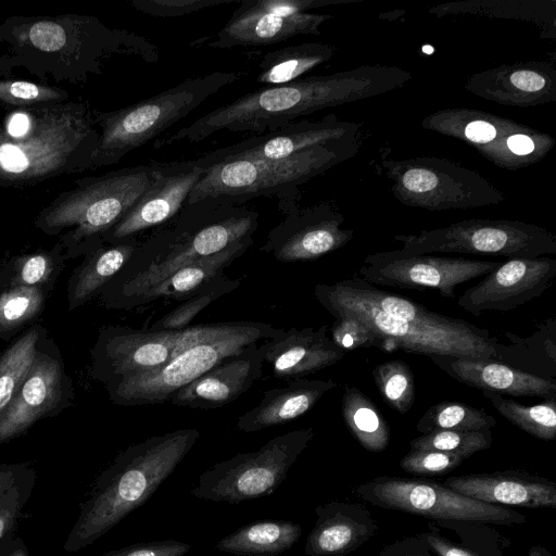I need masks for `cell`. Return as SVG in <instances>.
Instances as JSON below:
<instances>
[{
    "mask_svg": "<svg viewBox=\"0 0 556 556\" xmlns=\"http://www.w3.org/2000/svg\"><path fill=\"white\" fill-rule=\"evenodd\" d=\"M0 77L22 68L39 80L86 83L115 56L155 62L157 47L127 29L80 14L10 16L0 23Z\"/></svg>",
    "mask_w": 556,
    "mask_h": 556,
    "instance_id": "obj_1",
    "label": "cell"
},
{
    "mask_svg": "<svg viewBox=\"0 0 556 556\" xmlns=\"http://www.w3.org/2000/svg\"><path fill=\"white\" fill-rule=\"evenodd\" d=\"M412 74L397 66L363 65L328 75L305 76L266 86L201 116L155 141L163 148L180 141L199 142L213 134H265L324 109L348 104L402 88Z\"/></svg>",
    "mask_w": 556,
    "mask_h": 556,
    "instance_id": "obj_2",
    "label": "cell"
},
{
    "mask_svg": "<svg viewBox=\"0 0 556 556\" xmlns=\"http://www.w3.org/2000/svg\"><path fill=\"white\" fill-rule=\"evenodd\" d=\"M25 128L0 122V188H24L91 169L99 143L93 111L83 101L20 109Z\"/></svg>",
    "mask_w": 556,
    "mask_h": 556,
    "instance_id": "obj_3",
    "label": "cell"
},
{
    "mask_svg": "<svg viewBox=\"0 0 556 556\" xmlns=\"http://www.w3.org/2000/svg\"><path fill=\"white\" fill-rule=\"evenodd\" d=\"M200 438L194 428L157 434L128 446L96 479L64 543L88 547L155 493Z\"/></svg>",
    "mask_w": 556,
    "mask_h": 556,
    "instance_id": "obj_4",
    "label": "cell"
},
{
    "mask_svg": "<svg viewBox=\"0 0 556 556\" xmlns=\"http://www.w3.org/2000/svg\"><path fill=\"white\" fill-rule=\"evenodd\" d=\"M154 162L119 168L75 181L42 207L35 227L60 236L66 260L85 256L103 244L102 237L139 201L150 187Z\"/></svg>",
    "mask_w": 556,
    "mask_h": 556,
    "instance_id": "obj_5",
    "label": "cell"
},
{
    "mask_svg": "<svg viewBox=\"0 0 556 556\" xmlns=\"http://www.w3.org/2000/svg\"><path fill=\"white\" fill-rule=\"evenodd\" d=\"M362 140L316 147L276 160H233L203 168L185 206L198 203L231 204L257 197L277 200L300 192V187L355 156Z\"/></svg>",
    "mask_w": 556,
    "mask_h": 556,
    "instance_id": "obj_6",
    "label": "cell"
},
{
    "mask_svg": "<svg viewBox=\"0 0 556 556\" xmlns=\"http://www.w3.org/2000/svg\"><path fill=\"white\" fill-rule=\"evenodd\" d=\"M241 77L238 72L216 71L118 110L93 111L100 136L91 169L118 163Z\"/></svg>",
    "mask_w": 556,
    "mask_h": 556,
    "instance_id": "obj_7",
    "label": "cell"
},
{
    "mask_svg": "<svg viewBox=\"0 0 556 556\" xmlns=\"http://www.w3.org/2000/svg\"><path fill=\"white\" fill-rule=\"evenodd\" d=\"M314 295L334 318L357 320L372 334L375 348L419 355H447L495 359L497 339L488 329L451 330L416 325L395 318L342 288L338 281L319 283Z\"/></svg>",
    "mask_w": 556,
    "mask_h": 556,
    "instance_id": "obj_8",
    "label": "cell"
},
{
    "mask_svg": "<svg viewBox=\"0 0 556 556\" xmlns=\"http://www.w3.org/2000/svg\"><path fill=\"white\" fill-rule=\"evenodd\" d=\"M282 328L253 321H235L214 337L197 342L160 368L105 387L110 400L123 406L167 402L178 390L251 344L277 336Z\"/></svg>",
    "mask_w": 556,
    "mask_h": 556,
    "instance_id": "obj_9",
    "label": "cell"
},
{
    "mask_svg": "<svg viewBox=\"0 0 556 556\" xmlns=\"http://www.w3.org/2000/svg\"><path fill=\"white\" fill-rule=\"evenodd\" d=\"M390 192L402 204L427 211L468 210L506 200L479 173L444 157L382 159L379 164Z\"/></svg>",
    "mask_w": 556,
    "mask_h": 556,
    "instance_id": "obj_10",
    "label": "cell"
},
{
    "mask_svg": "<svg viewBox=\"0 0 556 556\" xmlns=\"http://www.w3.org/2000/svg\"><path fill=\"white\" fill-rule=\"evenodd\" d=\"M399 255L456 253L510 258L556 254V236L539 225L511 219L471 218L431 230L395 235Z\"/></svg>",
    "mask_w": 556,
    "mask_h": 556,
    "instance_id": "obj_11",
    "label": "cell"
},
{
    "mask_svg": "<svg viewBox=\"0 0 556 556\" xmlns=\"http://www.w3.org/2000/svg\"><path fill=\"white\" fill-rule=\"evenodd\" d=\"M314 434L313 428L292 430L271 438L257 451L216 463L199 476L190 494L229 504L267 496L282 483Z\"/></svg>",
    "mask_w": 556,
    "mask_h": 556,
    "instance_id": "obj_12",
    "label": "cell"
},
{
    "mask_svg": "<svg viewBox=\"0 0 556 556\" xmlns=\"http://www.w3.org/2000/svg\"><path fill=\"white\" fill-rule=\"evenodd\" d=\"M430 131L466 142L492 164L517 170L543 160L554 148L551 135L490 112L452 108L421 121Z\"/></svg>",
    "mask_w": 556,
    "mask_h": 556,
    "instance_id": "obj_13",
    "label": "cell"
},
{
    "mask_svg": "<svg viewBox=\"0 0 556 556\" xmlns=\"http://www.w3.org/2000/svg\"><path fill=\"white\" fill-rule=\"evenodd\" d=\"M230 324L197 325L168 331L103 327L91 351V375L109 387L155 370L192 344L226 330Z\"/></svg>",
    "mask_w": 556,
    "mask_h": 556,
    "instance_id": "obj_14",
    "label": "cell"
},
{
    "mask_svg": "<svg viewBox=\"0 0 556 556\" xmlns=\"http://www.w3.org/2000/svg\"><path fill=\"white\" fill-rule=\"evenodd\" d=\"M374 506L418 515L437 521L521 525L527 517L508 507L483 503L426 479L380 476L354 488Z\"/></svg>",
    "mask_w": 556,
    "mask_h": 556,
    "instance_id": "obj_15",
    "label": "cell"
},
{
    "mask_svg": "<svg viewBox=\"0 0 556 556\" xmlns=\"http://www.w3.org/2000/svg\"><path fill=\"white\" fill-rule=\"evenodd\" d=\"M301 193L278 199L283 219L270 229L261 251L279 262L319 258L346 245L353 229L343 228L344 216L331 201L300 206Z\"/></svg>",
    "mask_w": 556,
    "mask_h": 556,
    "instance_id": "obj_16",
    "label": "cell"
},
{
    "mask_svg": "<svg viewBox=\"0 0 556 556\" xmlns=\"http://www.w3.org/2000/svg\"><path fill=\"white\" fill-rule=\"evenodd\" d=\"M502 262L433 254L399 255L393 251L365 257L358 277L370 285L400 289H434L441 296L455 298V288L485 276Z\"/></svg>",
    "mask_w": 556,
    "mask_h": 556,
    "instance_id": "obj_17",
    "label": "cell"
},
{
    "mask_svg": "<svg viewBox=\"0 0 556 556\" xmlns=\"http://www.w3.org/2000/svg\"><path fill=\"white\" fill-rule=\"evenodd\" d=\"M73 399L61 352L47 333L26 380L0 415V444L22 435L38 420L60 414Z\"/></svg>",
    "mask_w": 556,
    "mask_h": 556,
    "instance_id": "obj_18",
    "label": "cell"
},
{
    "mask_svg": "<svg viewBox=\"0 0 556 556\" xmlns=\"http://www.w3.org/2000/svg\"><path fill=\"white\" fill-rule=\"evenodd\" d=\"M361 124L329 114L319 121L288 123L271 131L249 137L199 159L202 167L233 160H276L316 147H334L363 140Z\"/></svg>",
    "mask_w": 556,
    "mask_h": 556,
    "instance_id": "obj_19",
    "label": "cell"
},
{
    "mask_svg": "<svg viewBox=\"0 0 556 556\" xmlns=\"http://www.w3.org/2000/svg\"><path fill=\"white\" fill-rule=\"evenodd\" d=\"M555 277V258H510L468 288L457 304L475 316L485 312H508L541 296Z\"/></svg>",
    "mask_w": 556,
    "mask_h": 556,
    "instance_id": "obj_20",
    "label": "cell"
},
{
    "mask_svg": "<svg viewBox=\"0 0 556 556\" xmlns=\"http://www.w3.org/2000/svg\"><path fill=\"white\" fill-rule=\"evenodd\" d=\"M195 160L154 162L150 187L126 215L103 237V243L136 238L142 231L161 226L182 210L193 187L203 175Z\"/></svg>",
    "mask_w": 556,
    "mask_h": 556,
    "instance_id": "obj_21",
    "label": "cell"
},
{
    "mask_svg": "<svg viewBox=\"0 0 556 556\" xmlns=\"http://www.w3.org/2000/svg\"><path fill=\"white\" fill-rule=\"evenodd\" d=\"M465 89L501 105L529 108L556 101V70L547 61H520L470 75Z\"/></svg>",
    "mask_w": 556,
    "mask_h": 556,
    "instance_id": "obj_22",
    "label": "cell"
},
{
    "mask_svg": "<svg viewBox=\"0 0 556 556\" xmlns=\"http://www.w3.org/2000/svg\"><path fill=\"white\" fill-rule=\"evenodd\" d=\"M262 342L226 358L167 401L181 407L214 409L230 404L253 387L264 371Z\"/></svg>",
    "mask_w": 556,
    "mask_h": 556,
    "instance_id": "obj_23",
    "label": "cell"
},
{
    "mask_svg": "<svg viewBox=\"0 0 556 556\" xmlns=\"http://www.w3.org/2000/svg\"><path fill=\"white\" fill-rule=\"evenodd\" d=\"M328 326L281 330L262 341L264 366L281 380L293 381L323 370L340 362L345 351L328 336Z\"/></svg>",
    "mask_w": 556,
    "mask_h": 556,
    "instance_id": "obj_24",
    "label": "cell"
},
{
    "mask_svg": "<svg viewBox=\"0 0 556 556\" xmlns=\"http://www.w3.org/2000/svg\"><path fill=\"white\" fill-rule=\"evenodd\" d=\"M464 496L507 507L555 508L556 483L523 470L508 469L447 478L443 483Z\"/></svg>",
    "mask_w": 556,
    "mask_h": 556,
    "instance_id": "obj_25",
    "label": "cell"
},
{
    "mask_svg": "<svg viewBox=\"0 0 556 556\" xmlns=\"http://www.w3.org/2000/svg\"><path fill=\"white\" fill-rule=\"evenodd\" d=\"M448 376L466 386L501 395L535 396L555 399L556 380L534 376L488 358L455 357L447 355L427 356Z\"/></svg>",
    "mask_w": 556,
    "mask_h": 556,
    "instance_id": "obj_26",
    "label": "cell"
},
{
    "mask_svg": "<svg viewBox=\"0 0 556 556\" xmlns=\"http://www.w3.org/2000/svg\"><path fill=\"white\" fill-rule=\"evenodd\" d=\"M316 521L307 535L306 556H345L369 541L378 523L358 503L331 501L315 508Z\"/></svg>",
    "mask_w": 556,
    "mask_h": 556,
    "instance_id": "obj_27",
    "label": "cell"
},
{
    "mask_svg": "<svg viewBox=\"0 0 556 556\" xmlns=\"http://www.w3.org/2000/svg\"><path fill=\"white\" fill-rule=\"evenodd\" d=\"M332 17L308 12L289 16L232 13L207 46L214 49L256 47L278 43L295 36H318L321 25Z\"/></svg>",
    "mask_w": 556,
    "mask_h": 556,
    "instance_id": "obj_28",
    "label": "cell"
},
{
    "mask_svg": "<svg viewBox=\"0 0 556 556\" xmlns=\"http://www.w3.org/2000/svg\"><path fill=\"white\" fill-rule=\"evenodd\" d=\"M336 386L332 379L301 378L269 389L255 407L238 418L236 427L256 432L290 422L309 412Z\"/></svg>",
    "mask_w": 556,
    "mask_h": 556,
    "instance_id": "obj_29",
    "label": "cell"
},
{
    "mask_svg": "<svg viewBox=\"0 0 556 556\" xmlns=\"http://www.w3.org/2000/svg\"><path fill=\"white\" fill-rule=\"evenodd\" d=\"M253 239L238 242L216 254L190 261L135 296L125 309L155 300H188L210 288L224 277V270L240 257Z\"/></svg>",
    "mask_w": 556,
    "mask_h": 556,
    "instance_id": "obj_30",
    "label": "cell"
},
{
    "mask_svg": "<svg viewBox=\"0 0 556 556\" xmlns=\"http://www.w3.org/2000/svg\"><path fill=\"white\" fill-rule=\"evenodd\" d=\"M136 238L103 243L83 256L67 282V308L74 311L99 295L103 287L115 277L140 249Z\"/></svg>",
    "mask_w": 556,
    "mask_h": 556,
    "instance_id": "obj_31",
    "label": "cell"
},
{
    "mask_svg": "<svg viewBox=\"0 0 556 556\" xmlns=\"http://www.w3.org/2000/svg\"><path fill=\"white\" fill-rule=\"evenodd\" d=\"M428 12L439 17L469 14L523 21L536 26L541 38H556L555 0H460L435 5Z\"/></svg>",
    "mask_w": 556,
    "mask_h": 556,
    "instance_id": "obj_32",
    "label": "cell"
},
{
    "mask_svg": "<svg viewBox=\"0 0 556 556\" xmlns=\"http://www.w3.org/2000/svg\"><path fill=\"white\" fill-rule=\"evenodd\" d=\"M503 336L507 344H495V361L521 371L543 377H556V320H544L529 337L521 338L509 331Z\"/></svg>",
    "mask_w": 556,
    "mask_h": 556,
    "instance_id": "obj_33",
    "label": "cell"
},
{
    "mask_svg": "<svg viewBox=\"0 0 556 556\" xmlns=\"http://www.w3.org/2000/svg\"><path fill=\"white\" fill-rule=\"evenodd\" d=\"M338 283L352 294L395 318L416 325L451 330H475L478 328L477 325L464 319L432 312L412 299L379 289L356 275L350 279L340 280Z\"/></svg>",
    "mask_w": 556,
    "mask_h": 556,
    "instance_id": "obj_34",
    "label": "cell"
},
{
    "mask_svg": "<svg viewBox=\"0 0 556 556\" xmlns=\"http://www.w3.org/2000/svg\"><path fill=\"white\" fill-rule=\"evenodd\" d=\"M302 527L288 520H258L220 539L216 548L237 556H276L300 539Z\"/></svg>",
    "mask_w": 556,
    "mask_h": 556,
    "instance_id": "obj_35",
    "label": "cell"
},
{
    "mask_svg": "<svg viewBox=\"0 0 556 556\" xmlns=\"http://www.w3.org/2000/svg\"><path fill=\"white\" fill-rule=\"evenodd\" d=\"M336 47L325 42H303L269 51L258 63L256 81L268 86L287 84L328 62Z\"/></svg>",
    "mask_w": 556,
    "mask_h": 556,
    "instance_id": "obj_36",
    "label": "cell"
},
{
    "mask_svg": "<svg viewBox=\"0 0 556 556\" xmlns=\"http://www.w3.org/2000/svg\"><path fill=\"white\" fill-rule=\"evenodd\" d=\"M66 261L59 242L51 249L14 255L0 265V293L15 287H37L51 292Z\"/></svg>",
    "mask_w": 556,
    "mask_h": 556,
    "instance_id": "obj_37",
    "label": "cell"
},
{
    "mask_svg": "<svg viewBox=\"0 0 556 556\" xmlns=\"http://www.w3.org/2000/svg\"><path fill=\"white\" fill-rule=\"evenodd\" d=\"M344 422L367 451L379 453L390 442V428L376 404L356 387H344L342 395Z\"/></svg>",
    "mask_w": 556,
    "mask_h": 556,
    "instance_id": "obj_38",
    "label": "cell"
},
{
    "mask_svg": "<svg viewBox=\"0 0 556 556\" xmlns=\"http://www.w3.org/2000/svg\"><path fill=\"white\" fill-rule=\"evenodd\" d=\"M47 330L35 325L16 339L0 356V415L26 380Z\"/></svg>",
    "mask_w": 556,
    "mask_h": 556,
    "instance_id": "obj_39",
    "label": "cell"
},
{
    "mask_svg": "<svg viewBox=\"0 0 556 556\" xmlns=\"http://www.w3.org/2000/svg\"><path fill=\"white\" fill-rule=\"evenodd\" d=\"M482 395L509 422L528 434L543 440L553 441L556 438V401L545 400L534 405H525L503 395L482 391Z\"/></svg>",
    "mask_w": 556,
    "mask_h": 556,
    "instance_id": "obj_40",
    "label": "cell"
},
{
    "mask_svg": "<svg viewBox=\"0 0 556 556\" xmlns=\"http://www.w3.org/2000/svg\"><path fill=\"white\" fill-rule=\"evenodd\" d=\"M495 418L483 408L466 403L443 401L430 406L417 422L416 429L427 434L439 430H491Z\"/></svg>",
    "mask_w": 556,
    "mask_h": 556,
    "instance_id": "obj_41",
    "label": "cell"
},
{
    "mask_svg": "<svg viewBox=\"0 0 556 556\" xmlns=\"http://www.w3.org/2000/svg\"><path fill=\"white\" fill-rule=\"evenodd\" d=\"M49 291L37 287H15L0 293V337L9 340L45 308Z\"/></svg>",
    "mask_w": 556,
    "mask_h": 556,
    "instance_id": "obj_42",
    "label": "cell"
},
{
    "mask_svg": "<svg viewBox=\"0 0 556 556\" xmlns=\"http://www.w3.org/2000/svg\"><path fill=\"white\" fill-rule=\"evenodd\" d=\"M372 378L384 402L400 414L413 406L416 391L410 367L401 359H390L372 368Z\"/></svg>",
    "mask_w": 556,
    "mask_h": 556,
    "instance_id": "obj_43",
    "label": "cell"
},
{
    "mask_svg": "<svg viewBox=\"0 0 556 556\" xmlns=\"http://www.w3.org/2000/svg\"><path fill=\"white\" fill-rule=\"evenodd\" d=\"M491 444V430H439L410 440L409 447L455 454L466 459L477 452L489 448Z\"/></svg>",
    "mask_w": 556,
    "mask_h": 556,
    "instance_id": "obj_44",
    "label": "cell"
},
{
    "mask_svg": "<svg viewBox=\"0 0 556 556\" xmlns=\"http://www.w3.org/2000/svg\"><path fill=\"white\" fill-rule=\"evenodd\" d=\"M240 285L238 279L223 277L210 288L199 294L185 300L173 311L165 314L157 321L151 325L149 329L155 331L181 330L187 328L189 323L212 302L219 296L231 292Z\"/></svg>",
    "mask_w": 556,
    "mask_h": 556,
    "instance_id": "obj_45",
    "label": "cell"
},
{
    "mask_svg": "<svg viewBox=\"0 0 556 556\" xmlns=\"http://www.w3.org/2000/svg\"><path fill=\"white\" fill-rule=\"evenodd\" d=\"M68 92L60 87L21 79H0V104L28 109L67 101Z\"/></svg>",
    "mask_w": 556,
    "mask_h": 556,
    "instance_id": "obj_46",
    "label": "cell"
},
{
    "mask_svg": "<svg viewBox=\"0 0 556 556\" xmlns=\"http://www.w3.org/2000/svg\"><path fill=\"white\" fill-rule=\"evenodd\" d=\"M464 457L455 454L432 451V450H413L406 453L401 462V468L408 473L418 476H443L463 462Z\"/></svg>",
    "mask_w": 556,
    "mask_h": 556,
    "instance_id": "obj_47",
    "label": "cell"
},
{
    "mask_svg": "<svg viewBox=\"0 0 556 556\" xmlns=\"http://www.w3.org/2000/svg\"><path fill=\"white\" fill-rule=\"evenodd\" d=\"M363 0H245L233 11L235 14L296 15L308 10L329 5L356 3Z\"/></svg>",
    "mask_w": 556,
    "mask_h": 556,
    "instance_id": "obj_48",
    "label": "cell"
},
{
    "mask_svg": "<svg viewBox=\"0 0 556 556\" xmlns=\"http://www.w3.org/2000/svg\"><path fill=\"white\" fill-rule=\"evenodd\" d=\"M36 476L25 479L0 494V543L14 536L22 509L35 485Z\"/></svg>",
    "mask_w": 556,
    "mask_h": 556,
    "instance_id": "obj_49",
    "label": "cell"
},
{
    "mask_svg": "<svg viewBox=\"0 0 556 556\" xmlns=\"http://www.w3.org/2000/svg\"><path fill=\"white\" fill-rule=\"evenodd\" d=\"M240 0H129V3L144 14L155 17H181L191 13L224 5Z\"/></svg>",
    "mask_w": 556,
    "mask_h": 556,
    "instance_id": "obj_50",
    "label": "cell"
},
{
    "mask_svg": "<svg viewBox=\"0 0 556 556\" xmlns=\"http://www.w3.org/2000/svg\"><path fill=\"white\" fill-rule=\"evenodd\" d=\"M330 339L343 351L375 348L371 332L357 320L348 317L334 318Z\"/></svg>",
    "mask_w": 556,
    "mask_h": 556,
    "instance_id": "obj_51",
    "label": "cell"
},
{
    "mask_svg": "<svg viewBox=\"0 0 556 556\" xmlns=\"http://www.w3.org/2000/svg\"><path fill=\"white\" fill-rule=\"evenodd\" d=\"M191 545L173 539L139 542L112 549L101 556H184Z\"/></svg>",
    "mask_w": 556,
    "mask_h": 556,
    "instance_id": "obj_52",
    "label": "cell"
},
{
    "mask_svg": "<svg viewBox=\"0 0 556 556\" xmlns=\"http://www.w3.org/2000/svg\"><path fill=\"white\" fill-rule=\"evenodd\" d=\"M379 556H432L431 549L422 534L397 541L386 546Z\"/></svg>",
    "mask_w": 556,
    "mask_h": 556,
    "instance_id": "obj_53",
    "label": "cell"
},
{
    "mask_svg": "<svg viewBox=\"0 0 556 556\" xmlns=\"http://www.w3.org/2000/svg\"><path fill=\"white\" fill-rule=\"evenodd\" d=\"M431 552L438 556H478L471 551L448 541L437 532L421 533Z\"/></svg>",
    "mask_w": 556,
    "mask_h": 556,
    "instance_id": "obj_54",
    "label": "cell"
},
{
    "mask_svg": "<svg viewBox=\"0 0 556 556\" xmlns=\"http://www.w3.org/2000/svg\"><path fill=\"white\" fill-rule=\"evenodd\" d=\"M33 476H36L35 470L28 464H0V486L15 484Z\"/></svg>",
    "mask_w": 556,
    "mask_h": 556,
    "instance_id": "obj_55",
    "label": "cell"
},
{
    "mask_svg": "<svg viewBox=\"0 0 556 556\" xmlns=\"http://www.w3.org/2000/svg\"><path fill=\"white\" fill-rule=\"evenodd\" d=\"M5 556H29V553L24 541L21 538L14 536Z\"/></svg>",
    "mask_w": 556,
    "mask_h": 556,
    "instance_id": "obj_56",
    "label": "cell"
},
{
    "mask_svg": "<svg viewBox=\"0 0 556 556\" xmlns=\"http://www.w3.org/2000/svg\"><path fill=\"white\" fill-rule=\"evenodd\" d=\"M528 556H553L549 551L541 545H534L530 548Z\"/></svg>",
    "mask_w": 556,
    "mask_h": 556,
    "instance_id": "obj_57",
    "label": "cell"
},
{
    "mask_svg": "<svg viewBox=\"0 0 556 556\" xmlns=\"http://www.w3.org/2000/svg\"><path fill=\"white\" fill-rule=\"evenodd\" d=\"M13 538L14 536L9 538V539H7V540H4L3 542L0 543V556H5V554L10 549V546H11Z\"/></svg>",
    "mask_w": 556,
    "mask_h": 556,
    "instance_id": "obj_58",
    "label": "cell"
},
{
    "mask_svg": "<svg viewBox=\"0 0 556 556\" xmlns=\"http://www.w3.org/2000/svg\"><path fill=\"white\" fill-rule=\"evenodd\" d=\"M30 478V477H29ZM28 479V478H27ZM18 483V482H17ZM16 484V483H15ZM14 485V484H12ZM12 485H1L0 486V494L3 493L4 491H7L8 489H10Z\"/></svg>",
    "mask_w": 556,
    "mask_h": 556,
    "instance_id": "obj_59",
    "label": "cell"
}]
</instances>
